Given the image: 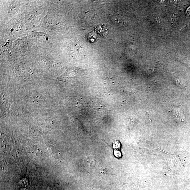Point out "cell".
Masks as SVG:
<instances>
[{
  "label": "cell",
  "instance_id": "cell-1",
  "mask_svg": "<svg viewBox=\"0 0 190 190\" xmlns=\"http://www.w3.org/2000/svg\"><path fill=\"white\" fill-rule=\"evenodd\" d=\"M171 112L173 113V114L175 116L177 117V118H181L183 117V113L180 108H178V107L175 108L174 107L171 110Z\"/></svg>",
  "mask_w": 190,
  "mask_h": 190
}]
</instances>
